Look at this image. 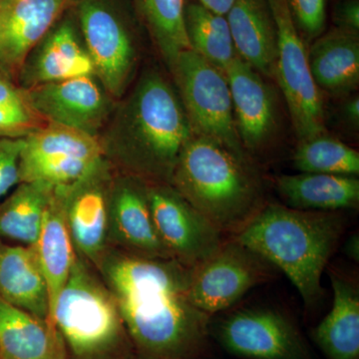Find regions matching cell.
<instances>
[{"label":"cell","mask_w":359,"mask_h":359,"mask_svg":"<svg viewBox=\"0 0 359 359\" xmlns=\"http://www.w3.org/2000/svg\"><path fill=\"white\" fill-rule=\"evenodd\" d=\"M339 212L302 211L266 203L236 238L283 271L301 294L306 309L325 295L321 276L344 235Z\"/></svg>","instance_id":"cell-3"},{"label":"cell","mask_w":359,"mask_h":359,"mask_svg":"<svg viewBox=\"0 0 359 359\" xmlns=\"http://www.w3.org/2000/svg\"><path fill=\"white\" fill-rule=\"evenodd\" d=\"M74 1L0 0V69L18 78L29 54Z\"/></svg>","instance_id":"cell-16"},{"label":"cell","mask_w":359,"mask_h":359,"mask_svg":"<svg viewBox=\"0 0 359 359\" xmlns=\"http://www.w3.org/2000/svg\"><path fill=\"white\" fill-rule=\"evenodd\" d=\"M309 67L318 88L330 95L353 93L359 84V35L335 27L314 40Z\"/></svg>","instance_id":"cell-22"},{"label":"cell","mask_w":359,"mask_h":359,"mask_svg":"<svg viewBox=\"0 0 359 359\" xmlns=\"http://www.w3.org/2000/svg\"><path fill=\"white\" fill-rule=\"evenodd\" d=\"M171 185L226 238L266 204L263 178L249 153L200 135L184 148Z\"/></svg>","instance_id":"cell-4"},{"label":"cell","mask_w":359,"mask_h":359,"mask_svg":"<svg viewBox=\"0 0 359 359\" xmlns=\"http://www.w3.org/2000/svg\"><path fill=\"white\" fill-rule=\"evenodd\" d=\"M278 30L275 76L282 89L295 136L302 142L327 133L320 89L309 67L308 49L287 0H269Z\"/></svg>","instance_id":"cell-8"},{"label":"cell","mask_w":359,"mask_h":359,"mask_svg":"<svg viewBox=\"0 0 359 359\" xmlns=\"http://www.w3.org/2000/svg\"><path fill=\"white\" fill-rule=\"evenodd\" d=\"M0 297L49 323L48 287L34 247L0 240Z\"/></svg>","instance_id":"cell-20"},{"label":"cell","mask_w":359,"mask_h":359,"mask_svg":"<svg viewBox=\"0 0 359 359\" xmlns=\"http://www.w3.org/2000/svg\"><path fill=\"white\" fill-rule=\"evenodd\" d=\"M95 76L112 99L126 93L138 65V43L119 0H75Z\"/></svg>","instance_id":"cell-6"},{"label":"cell","mask_w":359,"mask_h":359,"mask_svg":"<svg viewBox=\"0 0 359 359\" xmlns=\"http://www.w3.org/2000/svg\"><path fill=\"white\" fill-rule=\"evenodd\" d=\"M95 76L93 62L72 21L56 23L29 54L18 74L25 89L80 76Z\"/></svg>","instance_id":"cell-18"},{"label":"cell","mask_w":359,"mask_h":359,"mask_svg":"<svg viewBox=\"0 0 359 359\" xmlns=\"http://www.w3.org/2000/svg\"><path fill=\"white\" fill-rule=\"evenodd\" d=\"M211 334L226 353L243 359H313L294 321L276 309H238Z\"/></svg>","instance_id":"cell-11"},{"label":"cell","mask_w":359,"mask_h":359,"mask_svg":"<svg viewBox=\"0 0 359 359\" xmlns=\"http://www.w3.org/2000/svg\"><path fill=\"white\" fill-rule=\"evenodd\" d=\"M49 321L67 359H135L114 297L96 269L79 257Z\"/></svg>","instance_id":"cell-5"},{"label":"cell","mask_w":359,"mask_h":359,"mask_svg":"<svg viewBox=\"0 0 359 359\" xmlns=\"http://www.w3.org/2000/svg\"><path fill=\"white\" fill-rule=\"evenodd\" d=\"M151 215L171 259L196 268L218 250L226 237L170 184L148 183Z\"/></svg>","instance_id":"cell-12"},{"label":"cell","mask_w":359,"mask_h":359,"mask_svg":"<svg viewBox=\"0 0 359 359\" xmlns=\"http://www.w3.org/2000/svg\"><path fill=\"white\" fill-rule=\"evenodd\" d=\"M54 189L41 183H20L0 202V240L34 247Z\"/></svg>","instance_id":"cell-26"},{"label":"cell","mask_w":359,"mask_h":359,"mask_svg":"<svg viewBox=\"0 0 359 359\" xmlns=\"http://www.w3.org/2000/svg\"><path fill=\"white\" fill-rule=\"evenodd\" d=\"M292 162L302 173L359 175L358 151L327 133L299 142Z\"/></svg>","instance_id":"cell-29"},{"label":"cell","mask_w":359,"mask_h":359,"mask_svg":"<svg viewBox=\"0 0 359 359\" xmlns=\"http://www.w3.org/2000/svg\"><path fill=\"white\" fill-rule=\"evenodd\" d=\"M170 71L194 133L238 152H247L236 128L226 73L192 49L181 52Z\"/></svg>","instance_id":"cell-7"},{"label":"cell","mask_w":359,"mask_h":359,"mask_svg":"<svg viewBox=\"0 0 359 359\" xmlns=\"http://www.w3.org/2000/svg\"><path fill=\"white\" fill-rule=\"evenodd\" d=\"M344 255L355 263L359 262V237L358 233H354L346 241L344 247Z\"/></svg>","instance_id":"cell-36"},{"label":"cell","mask_w":359,"mask_h":359,"mask_svg":"<svg viewBox=\"0 0 359 359\" xmlns=\"http://www.w3.org/2000/svg\"><path fill=\"white\" fill-rule=\"evenodd\" d=\"M116 169L105 159L65 190L66 224L76 256L96 269L108 250L110 191Z\"/></svg>","instance_id":"cell-13"},{"label":"cell","mask_w":359,"mask_h":359,"mask_svg":"<svg viewBox=\"0 0 359 359\" xmlns=\"http://www.w3.org/2000/svg\"><path fill=\"white\" fill-rule=\"evenodd\" d=\"M194 135L178 91L152 69L142 74L116 108L99 140L118 172L171 185L180 156Z\"/></svg>","instance_id":"cell-2"},{"label":"cell","mask_w":359,"mask_h":359,"mask_svg":"<svg viewBox=\"0 0 359 359\" xmlns=\"http://www.w3.org/2000/svg\"><path fill=\"white\" fill-rule=\"evenodd\" d=\"M337 27L359 32V0H341L334 11Z\"/></svg>","instance_id":"cell-33"},{"label":"cell","mask_w":359,"mask_h":359,"mask_svg":"<svg viewBox=\"0 0 359 359\" xmlns=\"http://www.w3.org/2000/svg\"><path fill=\"white\" fill-rule=\"evenodd\" d=\"M49 294V320L76 259L65 214L63 187L54 189L34 245ZM50 323V321H49Z\"/></svg>","instance_id":"cell-25"},{"label":"cell","mask_w":359,"mask_h":359,"mask_svg":"<svg viewBox=\"0 0 359 359\" xmlns=\"http://www.w3.org/2000/svg\"><path fill=\"white\" fill-rule=\"evenodd\" d=\"M185 29L190 48L219 70L237 57L226 16L191 2L185 6Z\"/></svg>","instance_id":"cell-27"},{"label":"cell","mask_w":359,"mask_h":359,"mask_svg":"<svg viewBox=\"0 0 359 359\" xmlns=\"http://www.w3.org/2000/svg\"><path fill=\"white\" fill-rule=\"evenodd\" d=\"M276 188L285 205L302 211L339 212L359 205L358 176L283 175L276 180Z\"/></svg>","instance_id":"cell-23"},{"label":"cell","mask_w":359,"mask_h":359,"mask_svg":"<svg viewBox=\"0 0 359 359\" xmlns=\"http://www.w3.org/2000/svg\"><path fill=\"white\" fill-rule=\"evenodd\" d=\"M292 20L306 39H318L327 22V0H287Z\"/></svg>","instance_id":"cell-31"},{"label":"cell","mask_w":359,"mask_h":359,"mask_svg":"<svg viewBox=\"0 0 359 359\" xmlns=\"http://www.w3.org/2000/svg\"><path fill=\"white\" fill-rule=\"evenodd\" d=\"M115 299L135 359H204L212 316L190 297L193 268L108 248L96 266Z\"/></svg>","instance_id":"cell-1"},{"label":"cell","mask_w":359,"mask_h":359,"mask_svg":"<svg viewBox=\"0 0 359 359\" xmlns=\"http://www.w3.org/2000/svg\"><path fill=\"white\" fill-rule=\"evenodd\" d=\"M276 271L263 257L229 237L209 259L193 268L190 297L198 309L212 316L273 280Z\"/></svg>","instance_id":"cell-10"},{"label":"cell","mask_w":359,"mask_h":359,"mask_svg":"<svg viewBox=\"0 0 359 359\" xmlns=\"http://www.w3.org/2000/svg\"><path fill=\"white\" fill-rule=\"evenodd\" d=\"M334 302L313 330V341L327 359H359V287L341 271H330Z\"/></svg>","instance_id":"cell-21"},{"label":"cell","mask_w":359,"mask_h":359,"mask_svg":"<svg viewBox=\"0 0 359 359\" xmlns=\"http://www.w3.org/2000/svg\"><path fill=\"white\" fill-rule=\"evenodd\" d=\"M35 110L48 123L99 138L109 121L113 99L93 75L26 89Z\"/></svg>","instance_id":"cell-14"},{"label":"cell","mask_w":359,"mask_h":359,"mask_svg":"<svg viewBox=\"0 0 359 359\" xmlns=\"http://www.w3.org/2000/svg\"><path fill=\"white\" fill-rule=\"evenodd\" d=\"M169 69L179 54L190 48L185 29V0H133Z\"/></svg>","instance_id":"cell-28"},{"label":"cell","mask_w":359,"mask_h":359,"mask_svg":"<svg viewBox=\"0 0 359 359\" xmlns=\"http://www.w3.org/2000/svg\"><path fill=\"white\" fill-rule=\"evenodd\" d=\"M0 359H67L55 327L0 297Z\"/></svg>","instance_id":"cell-24"},{"label":"cell","mask_w":359,"mask_h":359,"mask_svg":"<svg viewBox=\"0 0 359 359\" xmlns=\"http://www.w3.org/2000/svg\"><path fill=\"white\" fill-rule=\"evenodd\" d=\"M25 138L0 139V202L20 184V156Z\"/></svg>","instance_id":"cell-32"},{"label":"cell","mask_w":359,"mask_h":359,"mask_svg":"<svg viewBox=\"0 0 359 359\" xmlns=\"http://www.w3.org/2000/svg\"><path fill=\"white\" fill-rule=\"evenodd\" d=\"M108 248L146 259H171L156 231L147 182L117 170L110 191Z\"/></svg>","instance_id":"cell-15"},{"label":"cell","mask_w":359,"mask_h":359,"mask_svg":"<svg viewBox=\"0 0 359 359\" xmlns=\"http://www.w3.org/2000/svg\"><path fill=\"white\" fill-rule=\"evenodd\" d=\"M196 2L212 13L226 16L231 11L236 0H196Z\"/></svg>","instance_id":"cell-35"},{"label":"cell","mask_w":359,"mask_h":359,"mask_svg":"<svg viewBox=\"0 0 359 359\" xmlns=\"http://www.w3.org/2000/svg\"><path fill=\"white\" fill-rule=\"evenodd\" d=\"M105 159L99 138L48 123L25 138L20 183H41L52 188L70 186Z\"/></svg>","instance_id":"cell-9"},{"label":"cell","mask_w":359,"mask_h":359,"mask_svg":"<svg viewBox=\"0 0 359 359\" xmlns=\"http://www.w3.org/2000/svg\"><path fill=\"white\" fill-rule=\"evenodd\" d=\"M233 118L243 147L259 152L273 139L278 128V103L273 89L252 66L236 57L226 71Z\"/></svg>","instance_id":"cell-17"},{"label":"cell","mask_w":359,"mask_h":359,"mask_svg":"<svg viewBox=\"0 0 359 359\" xmlns=\"http://www.w3.org/2000/svg\"><path fill=\"white\" fill-rule=\"evenodd\" d=\"M226 18L238 57L259 74L275 76L278 30L269 0H236Z\"/></svg>","instance_id":"cell-19"},{"label":"cell","mask_w":359,"mask_h":359,"mask_svg":"<svg viewBox=\"0 0 359 359\" xmlns=\"http://www.w3.org/2000/svg\"><path fill=\"white\" fill-rule=\"evenodd\" d=\"M47 124L33 107L26 89L0 69V139L25 138Z\"/></svg>","instance_id":"cell-30"},{"label":"cell","mask_w":359,"mask_h":359,"mask_svg":"<svg viewBox=\"0 0 359 359\" xmlns=\"http://www.w3.org/2000/svg\"><path fill=\"white\" fill-rule=\"evenodd\" d=\"M341 119L347 127L358 130L359 127V97L358 95L347 99L341 107Z\"/></svg>","instance_id":"cell-34"}]
</instances>
